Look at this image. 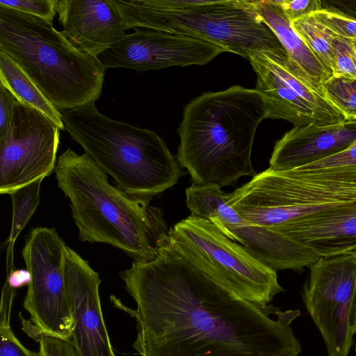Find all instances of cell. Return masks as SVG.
Returning a JSON list of instances; mask_svg holds the SVG:
<instances>
[{
  "mask_svg": "<svg viewBox=\"0 0 356 356\" xmlns=\"http://www.w3.org/2000/svg\"><path fill=\"white\" fill-rule=\"evenodd\" d=\"M137 307L141 356H299L290 325L300 311L259 306L221 286L170 242L120 273Z\"/></svg>",
  "mask_w": 356,
  "mask_h": 356,
  "instance_id": "cell-1",
  "label": "cell"
},
{
  "mask_svg": "<svg viewBox=\"0 0 356 356\" xmlns=\"http://www.w3.org/2000/svg\"><path fill=\"white\" fill-rule=\"evenodd\" d=\"M54 171L58 187L70 200L81 241L110 244L136 261L155 259L170 242L163 213L149 204L152 197L111 185L86 153L68 148L58 158Z\"/></svg>",
  "mask_w": 356,
  "mask_h": 356,
  "instance_id": "cell-2",
  "label": "cell"
},
{
  "mask_svg": "<svg viewBox=\"0 0 356 356\" xmlns=\"http://www.w3.org/2000/svg\"><path fill=\"white\" fill-rule=\"evenodd\" d=\"M264 119V106L255 89L234 86L202 94L184 110L176 155L179 166L200 185L222 187L255 176L252 147Z\"/></svg>",
  "mask_w": 356,
  "mask_h": 356,
  "instance_id": "cell-3",
  "label": "cell"
},
{
  "mask_svg": "<svg viewBox=\"0 0 356 356\" xmlns=\"http://www.w3.org/2000/svg\"><path fill=\"white\" fill-rule=\"evenodd\" d=\"M0 50L58 111L95 103L102 94L106 70L53 23L0 6Z\"/></svg>",
  "mask_w": 356,
  "mask_h": 356,
  "instance_id": "cell-4",
  "label": "cell"
},
{
  "mask_svg": "<svg viewBox=\"0 0 356 356\" xmlns=\"http://www.w3.org/2000/svg\"><path fill=\"white\" fill-rule=\"evenodd\" d=\"M60 112L72 138L129 194L152 197L184 174L165 142L149 129L111 119L95 103Z\"/></svg>",
  "mask_w": 356,
  "mask_h": 356,
  "instance_id": "cell-5",
  "label": "cell"
},
{
  "mask_svg": "<svg viewBox=\"0 0 356 356\" xmlns=\"http://www.w3.org/2000/svg\"><path fill=\"white\" fill-rule=\"evenodd\" d=\"M127 29L147 28L215 44L245 58L286 53L247 0H113Z\"/></svg>",
  "mask_w": 356,
  "mask_h": 356,
  "instance_id": "cell-6",
  "label": "cell"
},
{
  "mask_svg": "<svg viewBox=\"0 0 356 356\" xmlns=\"http://www.w3.org/2000/svg\"><path fill=\"white\" fill-rule=\"evenodd\" d=\"M170 242L188 261L240 298L267 306L284 289L276 270L210 221L190 216L169 229Z\"/></svg>",
  "mask_w": 356,
  "mask_h": 356,
  "instance_id": "cell-7",
  "label": "cell"
},
{
  "mask_svg": "<svg viewBox=\"0 0 356 356\" xmlns=\"http://www.w3.org/2000/svg\"><path fill=\"white\" fill-rule=\"evenodd\" d=\"M66 249L54 228L38 227L22 250L31 273L23 303L30 319L20 318L22 330L37 341L43 337L71 339L74 322L64 272Z\"/></svg>",
  "mask_w": 356,
  "mask_h": 356,
  "instance_id": "cell-8",
  "label": "cell"
},
{
  "mask_svg": "<svg viewBox=\"0 0 356 356\" xmlns=\"http://www.w3.org/2000/svg\"><path fill=\"white\" fill-rule=\"evenodd\" d=\"M302 291L305 305L325 341L328 356H348L356 309V257H321L309 267Z\"/></svg>",
  "mask_w": 356,
  "mask_h": 356,
  "instance_id": "cell-9",
  "label": "cell"
},
{
  "mask_svg": "<svg viewBox=\"0 0 356 356\" xmlns=\"http://www.w3.org/2000/svg\"><path fill=\"white\" fill-rule=\"evenodd\" d=\"M214 184L195 183L186 189L191 216L210 221L256 259L275 270L309 267L321 257L310 248L271 230L249 223L226 201L227 193Z\"/></svg>",
  "mask_w": 356,
  "mask_h": 356,
  "instance_id": "cell-10",
  "label": "cell"
},
{
  "mask_svg": "<svg viewBox=\"0 0 356 356\" xmlns=\"http://www.w3.org/2000/svg\"><path fill=\"white\" fill-rule=\"evenodd\" d=\"M230 206H310L356 201V170L274 171L257 174L227 195Z\"/></svg>",
  "mask_w": 356,
  "mask_h": 356,
  "instance_id": "cell-11",
  "label": "cell"
},
{
  "mask_svg": "<svg viewBox=\"0 0 356 356\" xmlns=\"http://www.w3.org/2000/svg\"><path fill=\"white\" fill-rule=\"evenodd\" d=\"M60 129L40 111L17 102L0 137V193L50 175L56 164Z\"/></svg>",
  "mask_w": 356,
  "mask_h": 356,
  "instance_id": "cell-12",
  "label": "cell"
},
{
  "mask_svg": "<svg viewBox=\"0 0 356 356\" xmlns=\"http://www.w3.org/2000/svg\"><path fill=\"white\" fill-rule=\"evenodd\" d=\"M227 51L200 39L137 28L97 56L102 67H125L137 72L172 66L204 65Z\"/></svg>",
  "mask_w": 356,
  "mask_h": 356,
  "instance_id": "cell-13",
  "label": "cell"
},
{
  "mask_svg": "<svg viewBox=\"0 0 356 356\" xmlns=\"http://www.w3.org/2000/svg\"><path fill=\"white\" fill-rule=\"evenodd\" d=\"M64 272L74 322L70 340L79 356H116L102 315L99 274L68 246Z\"/></svg>",
  "mask_w": 356,
  "mask_h": 356,
  "instance_id": "cell-14",
  "label": "cell"
},
{
  "mask_svg": "<svg viewBox=\"0 0 356 356\" xmlns=\"http://www.w3.org/2000/svg\"><path fill=\"white\" fill-rule=\"evenodd\" d=\"M56 12L63 35L95 58L126 35L113 0H56Z\"/></svg>",
  "mask_w": 356,
  "mask_h": 356,
  "instance_id": "cell-15",
  "label": "cell"
},
{
  "mask_svg": "<svg viewBox=\"0 0 356 356\" xmlns=\"http://www.w3.org/2000/svg\"><path fill=\"white\" fill-rule=\"evenodd\" d=\"M273 232L321 257L356 252V201L341 203L285 223Z\"/></svg>",
  "mask_w": 356,
  "mask_h": 356,
  "instance_id": "cell-16",
  "label": "cell"
},
{
  "mask_svg": "<svg viewBox=\"0 0 356 356\" xmlns=\"http://www.w3.org/2000/svg\"><path fill=\"white\" fill-rule=\"evenodd\" d=\"M356 141V121L293 127L274 146L269 168L286 171L332 156Z\"/></svg>",
  "mask_w": 356,
  "mask_h": 356,
  "instance_id": "cell-17",
  "label": "cell"
},
{
  "mask_svg": "<svg viewBox=\"0 0 356 356\" xmlns=\"http://www.w3.org/2000/svg\"><path fill=\"white\" fill-rule=\"evenodd\" d=\"M249 60L257 75L255 90L262 99L266 118L284 120L294 127L319 124L310 106L278 72L270 52H256Z\"/></svg>",
  "mask_w": 356,
  "mask_h": 356,
  "instance_id": "cell-18",
  "label": "cell"
},
{
  "mask_svg": "<svg viewBox=\"0 0 356 356\" xmlns=\"http://www.w3.org/2000/svg\"><path fill=\"white\" fill-rule=\"evenodd\" d=\"M252 2L257 13L279 40L289 60L314 87L321 90L322 86L332 74L293 28L280 1L252 0Z\"/></svg>",
  "mask_w": 356,
  "mask_h": 356,
  "instance_id": "cell-19",
  "label": "cell"
},
{
  "mask_svg": "<svg viewBox=\"0 0 356 356\" xmlns=\"http://www.w3.org/2000/svg\"><path fill=\"white\" fill-rule=\"evenodd\" d=\"M0 84L8 89L23 104L33 108L65 129L60 111L45 97L20 67L0 50Z\"/></svg>",
  "mask_w": 356,
  "mask_h": 356,
  "instance_id": "cell-20",
  "label": "cell"
},
{
  "mask_svg": "<svg viewBox=\"0 0 356 356\" xmlns=\"http://www.w3.org/2000/svg\"><path fill=\"white\" fill-rule=\"evenodd\" d=\"M291 25L332 76L334 67L333 49L334 34L320 23L313 14L292 22Z\"/></svg>",
  "mask_w": 356,
  "mask_h": 356,
  "instance_id": "cell-21",
  "label": "cell"
},
{
  "mask_svg": "<svg viewBox=\"0 0 356 356\" xmlns=\"http://www.w3.org/2000/svg\"><path fill=\"white\" fill-rule=\"evenodd\" d=\"M42 180H36L9 194L13 204V218L8 243H15L19 233L33 215L40 202V189Z\"/></svg>",
  "mask_w": 356,
  "mask_h": 356,
  "instance_id": "cell-22",
  "label": "cell"
},
{
  "mask_svg": "<svg viewBox=\"0 0 356 356\" xmlns=\"http://www.w3.org/2000/svg\"><path fill=\"white\" fill-rule=\"evenodd\" d=\"M321 90L345 121H356V79L332 76L323 83Z\"/></svg>",
  "mask_w": 356,
  "mask_h": 356,
  "instance_id": "cell-23",
  "label": "cell"
},
{
  "mask_svg": "<svg viewBox=\"0 0 356 356\" xmlns=\"http://www.w3.org/2000/svg\"><path fill=\"white\" fill-rule=\"evenodd\" d=\"M333 49L334 67L332 76L356 79V51L353 40L334 35Z\"/></svg>",
  "mask_w": 356,
  "mask_h": 356,
  "instance_id": "cell-24",
  "label": "cell"
},
{
  "mask_svg": "<svg viewBox=\"0 0 356 356\" xmlns=\"http://www.w3.org/2000/svg\"><path fill=\"white\" fill-rule=\"evenodd\" d=\"M11 312L0 311V356H40L39 351L27 349L10 326Z\"/></svg>",
  "mask_w": 356,
  "mask_h": 356,
  "instance_id": "cell-25",
  "label": "cell"
},
{
  "mask_svg": "<svg viewBox=\"0 0 356 356\" xmlns=\"http://www.w3.org/2000/svg\"><path fill=\"white\" fill-rule=\"evenodd\" d=\"M312 14L334 35L348 39H356V19L326 9H321Z\"/></svg>",
  "mask_w": 356,
  "mask_h": 356,
  "instance_id": "cell-26",
  "label": "cell"
},
{
  "mask_svg": "<svg viewBox=\"0 0 356 356\" xmlns=\"http://www.w3.org/2000/svg\"><path fill=\"white\" fill-rule=\"evenodd\" d=\"M0 6L40 17L52 23L56 12V0H0Z\"/></svg>",
  "mask_w": 356,
  "mask_h": 356,
  "instance_id": "cell-27",
  "label": "cell"
},
{
  "mask_svg": "<svg viewBox=\"0 0 356 356\" xmlns=\"http://www.w3.org/2000/svg\"><path fill=\"white\" fill-rule=\"evenodd\" d=\"M296 169L301 170H356V141L347 148L320 161Z\"/></svg>",
  "mask_w": 356,
  "mask_h": 356,
  "instance_id": "cell-28",
  "label": "cell"
},
{
  "mask_svg": "<svg viewBox=\"0 0 356 356\" xmlns=\"http://www.w3.org/2000/svg\"><path fill=\"white\" fill-rule=\"evenodd\" d=\"M38 342L40 356H79L70 339L43 337Z\"/></svg>",
  "mask_w": 356,
  "mask_h": 356,
  "instance_id": "cell-29",
  "label": "cell"
},
{
  "mask_svg": "<svg viewBox=\"0 0 356 356\" xmlns=\"http://www.w3.org/2000/svg\"><path fill=\"white\" fill-rule=\"evenodd\" d=\"M280 2L291 22L323 9L321 0H282Z\"/></svg>",
  "mask_w": 356,
  "mask_h": 356,
  "instance_id": "cell-30",
  "label": "cell"
},
{
  "mask_svg": "<svg viewBox=\"0 0 356 356\" xmlns=\"http://www.w3.org/2000/svg\"><path fill=\"white\" fill-rule=\"evenodd\" d=\"M17 102L15 97L0 84V137L6 131L13 109Z\"/></svg>",
  "mask_w": 356,
  "mask_h": 356,
  "instance_id": "cell-31",
  "label": "cell"
},
{
  "mask_svg": "<svg viewBox=\"0 0 356 356\" xmlns=\"http://www.w3.org/2000/svg\"><path fill=\"white\" fill-rule=\"evenodd\" d=\"M323 9L337 12L356 19V0H323Z\"/></svg>",
  "mask_w": 356,
  "mask_h": 356,
  "instance_id": "cell-32",
  "label": "cell"
},
{
  "mask_svg": "<svg viewBox=\"0 0 356 356\" xmlns=\"http://www.w3.org/2000/svg\"><path fill=\"white\" fill-rule=\"evenodd\" d=\"M353 330L354 333H355L356 332V309H355V316H354Z\"/></svg>",
  "mask_w": 356,
  "mask_h": 356,
  "instance_id": "cell-33",
  "label": "cell"
},
{
  "mask_svg": "<svg viewBox=\"0 0 356 356\" xmlns=\"http://www.w3.org/2000/svg\"><path fill=\"white\" fill-rule=\"evenodd\" d=\"M353 42H354V47H355V51H356V39L353 40Z\"/></svg>",
  "mask_w": 356,
  "mask_h": 356,
  "instance_id": "cell-34",
  "label": "cell"
},
{
  "mask_svg": "<svg viewBox=\"0 0 356 356\" xmlns=\"http://www.w3.org/2000/svg\"><path fill=\"white\" fill-rule=\"evenodd\" d=\"M353 254H354L356 257V252H353Z\"/></svg>",
  "mask_w": 356,
  "mask_h": 356,
  "instance_id": "cell-35",
  "label": "cell"
},
{
  "mask_svg": "<svg viewBox=\"0 0 356 356\" xmlns=\"http://www.w3.org/2000/svg\"><path fill=\"white\" fill-rule=\"evenodd\" d=\"M355 351H356V345H355Z\"/></svg>",
  "mask_w": 356,
  "mask_h": 356,
  "instance_id": "cell-36",
  "label": "cell"
}]
</instances>
